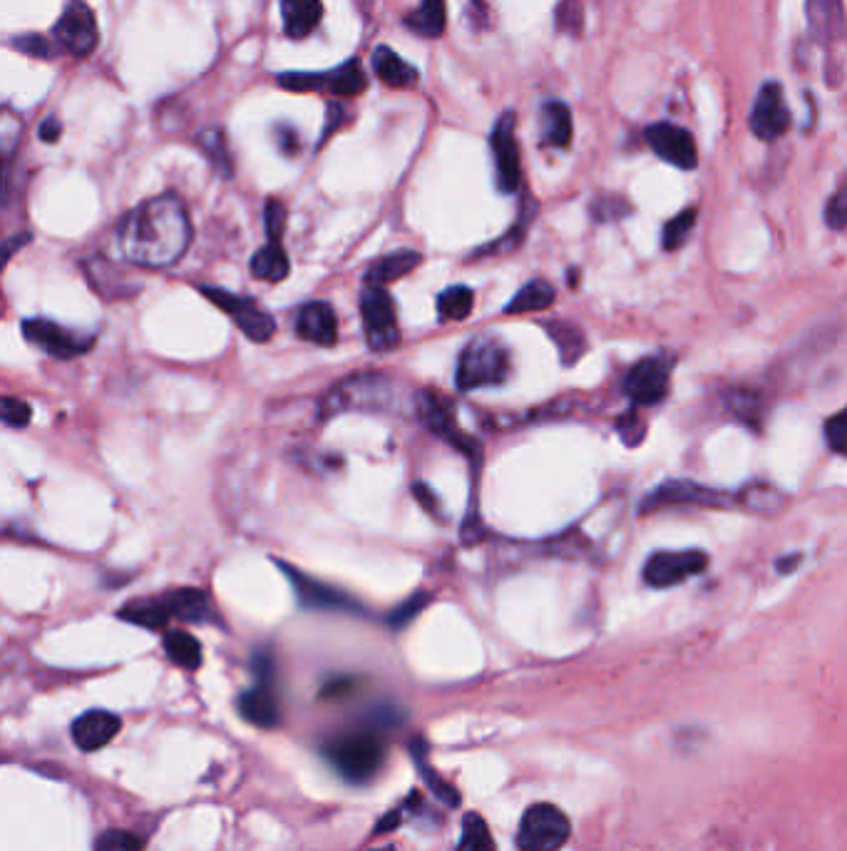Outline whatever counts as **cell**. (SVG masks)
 I'll return each mask as SVG.
<instances>
[{"mask_svg": "<svg viewBox=\"0 0 847 851\" xmlns=\"http://www.w3.org/2000/svg\"><path fill=\"white\" fill-rule=\"evenodd\" d=\"M431 603V598H427L425 593H415L411 595V598L403 600L398 608H395L391 615H388V625L393 627V630H403L405 625H411L417 615H421L425 610V605Z\"/></svg>", "mask_w": 847, "mask_h": 851, "instance_id": "cell-41", "label": "cell"}, {"mask_svg": "<svg viewBox=\"0 0 847 851\" xmlns=\"http://www.w3.org/2000/svg\"><path fill=\"white\" fill-rule=\"evenodd\" d=\"M669 376H671L669 359L663 356L644 359L639 361L637 366H631V371L624 379V393L634 407H653V403L667 399Z\"/></svg>", "mask_w": 847, "mask_h": 851, "instance_id": "cell-15", "label": "cell"}, {"mask_svg": "<svg viewBox=\"0 0 847 851\" xmlns=\"http://www.w3.org/2000/svg\"><path fill=\"white\" fill-rule=\"evenodd\" d=\"M825 439L835 453H845V413H835V417L825 423Z\"/></svg>", "mask_w": 847, "mask_h": 851, "instance_id": "cell-47", "label": "cell"}, {"mask_svg": "<svg viewBox=\"0 0 847 851\" xmlns=\"http://www.w3.org/2000/svg\"><path fill=\"white\" fill-rule=\"evenodd\" d=\"M162 600L169 610L171 620L181 623H219L217 613L211 608L209 595L197 588H179L165 593Z\"/></svg>", "mask_w": 847, "mask_h": 851, "instance_id": "cell-22", "label": "cell"}, {"mask_svg": "<svg viewBox=\"0 0 847 851\" xmlns=\"http://www.w3.org/2000/svg\"><path fill=\"white\" fill-rule=\"evenodd\" d=\"M405 399L393 379L383 374H356L338 381L318 403L321 419H334L346 411H398Z\"/></svg>", "mask_w": 847, "mask_h": 851, "instance_id": "cell-2", "label": "cell"}, {"mask_svg": "<svg viewBox=\"0 0 847 851\" xmlns=\"http://www.w3.org/2000/svg\"><path fill=\"white\" fill-rule=\"evenodd\" d=\"M52 36H56L58 46L68 50L70 56L88 58L98 50L100 42L98 18H95L92 8L85 0H68L56 28H52Z\"/></svg>", "mask_w": 847, "mask_h": 851, "instance_id": "cell-7", "label": "cell"}, {"mask_svg": "<svg viewBox=\"0 0 847 851\" xmlns=\"http://www.w3.org/2000/svg\"><path fill=\"white\" fill-rule=\"evenodd\" d=\"M825 222H828V225H830L835 232L845 229V222H847L845 189H838V193H835L833 199L828 202V209H825Z\"/></svg>", "mask_w": 847, "mask_h": 851, "instance_id": "cell-46", "label": "cell"}, {"mask_svg": "<svg viewBox=\"0 0 847 851\" xmlns=\"http://www.w3.org/2000/svg\"><path fill=\"white\" fill-rule=\"evenodd\" d=\"M26 242H28V237H13V239H8V242L0 244V270L6 267L8 260L13 257V254H16L20 247H23Z\"/></svg>", "mask_w": 847, "mask_h": 851, "instance_id": "cell-50", "label": "cell"}, {"mask_svg": "<svg viewBox=\"0 0 847 851\" xmlns=\"http://www.w3.org/2000/svg\"><path fill=\"white\" fill-rule=\"evenodd\" d=\"M120 618L132 625L147 627V630H162V627L171 620L162 595H159V598H142V600L127 603L120 610Z\"/></svg>", "mask_w": 847, "mask_h": 851, "instance_id": "cell-28", "label": "cell"}, {"mask_svg": "<svg viewBox=\"0 0 847 851\" xmlns=\"http://www.w3.org/2000/svg\"><path fill=\"white\" fill-rule=\"evenodd\" d=\"M736 496H728L718 488H709L693 481H667L661 483L657 491L644 498L641 503V513H651V510L669 508V506H703V508H733Z\"/></svg>", "mask_w": 847, "mask_h": 851, "instance_id": "cell-12", "label": "cell"}, {"mask_svg": "<svg viewBox=\"0 0 847 851\" xmlns=\"http://www.w3.org/2000/svg\"><path fill=\"white\" fill-rule=\"evenodd\" d=\"M473 304L475 294L470 286H447V290L437 296V314H441L443 322H463V319H467L470 312H473Z\"/></svg>", "mask_w": 847, "mask_h": 851, "instance_id": "cell-34", "label": "cell"}, {"mask_svg": "<svg viewBox=\"0 0 847 851\" xmlns=\"http://www.w3.org/2000/svg\"><path fill=\"white\" fill-rule=\"evenodd\" d=\"M557 300V292L550 282L544 280H532L524 286H520V292L512 296L510 304L505 306L508 314H524V312H542L546 306H552Z\"/></svg>", "mask_w": 847, "mask_h": 851, "instance_id": "cell-29", "label": "cell"}, {"mask_svg": "<svg viewBox=\"0 0 847 851\" xmlns=\"http://www.w3.org/2000/svg\"><path fill=\"white\" fill-rule=\"evenodd\" d=\"M60 133H62V125L56 120V117H48V120L40 125V140L46 143H56Z\"/></svg>", "mask_w": 847, "mask_h": 851, "instance_id": "cell-51", "label": "cell"}, {"mask_svg": "<svg viewBox=\"0 0 847 851\" xmlns=\"http://www.w3.org/2000/svg\"><path fill=\"white\" fill-rule=\"evenodd\" d=\"M30 419H33V411L26 401L0 397V421L13 426V429H26Z\"/></svg>", "mask_w": 847, "mask_h": 851, "instance_id": "cell-43", "label": "cell"}, {"mask_svg": "<svg viewBox=\"0 0 847 851\" xmlns=\"http://www.w3.org/2000/svg\"><path fill=\"white\" fill-rule=\"evenodd\" d=\"M361 316L366 329V342L373 351H391L401 344L398 310L385 286L366 284L361 294Z\"/></svg>", "mask_w": 847, "mask_h": 851, "instance_id": "cell-6", "label": "cell"}, {"mask_svg": "<svg viewBox=\"0 0 847 851\" xmlns=\"http://www.w3.org/2000/svg\"><path fill=\"white\" fill-rule=\"evenodd\" d=\"M736 503L748 510H756V513L774 516L778 513V510H782V506H786V496L778 493L774 486L754 483L736 496Z\"/></svg>", "mask_w": 847, "mask_h": 851, "instance_id": "cell-35", "label": "cell"}, {"mask_svg": "<svg viewBox=\"0 0 847 851\" xmlns=\"http://www.w3.org/2000/svg\"><path fill=\"white\" fill-rule=\"evenodd\" d=\"M411 754H413V760H415L417 772L423 774V780L427 782V786H431V794H435L437 800L445 802L447 806H457L460 804V794H457L455 786L443 782L441 776H437V772L431 767V764L425 762V744H423V740H415L411 744Z\"/></svg>", "mask_w": 847, "mask_h": 851, "instance_id": "cell-36", "label": "cell"}, {"mask_svg": "<svg viewBox=\"0 0 847 851\" xmlns=\"http://www.w3.org/2000/svg\"><path fill=\"white\" fill-rule=\"evenodd\" d=\"M199 292L209 296L221 312H227L234 319V324L242 329V334L252 339V342H269L274 336L276 324L272 314H266L262 306H256L252 300H246V296L232 294L221 290V286H199Z\"/></svg>", "mask_w": 847, "mask_h": 851, "instance_id": "cell-11", "label": "cell"}, {"mask_svg": "<svg viewBox=\"0 0 847 851\" xmlns=\"http://www.w3.org/2000/svg\"><path fill=\"white\" fill-rule=\"evenodd\" d=\"M544 329H546V334H550L552 342L557 344V349H560V356L567 366L582 359V354L587 351V342H584V334L579 332L574 324L550 322V324H544Z\"/></svg>", "mask_w": 847, "mask_h": 851, "instance_id": "cell-33", "label": "cell"}, {"mask_svg": "<svg viewBox=\"0 0 847 851\" xmlns=\"http://www.w3.org/2000/svg\"><path fill=\"white\" fill-rule=\"evenodd\" d=\"M510 374V354L498 339L480 336L465 346L457 361V389L473 391L482 387H500Z\"/></svg>", "mask_w": 847, "mask_h": 851, "instance_id": "cell-4", "label": "cell"}, {"mask_svg": "<svg viewBox=\"0 0 847 851\" xmlns=\"http://www.w3.org/2000/svg\"><path fill=\"white\" fill-rule=\"evenodd\" d=\"M321 18H324V3L321 0H282L286 38L302 40L311 36L318 28Z\"/></svg>", "mask_w": 847, "mask_h": 851, "instance_id": "cell-24", "label": "cell"}, {"mask_svg": "<svg viewBox=\"0 0 847 851\" xmlns=\"http://www.w3.org/2000/svg\"><path fill=\"white\" fill-rule=\"evenodd\" d=\"M324 757L346 782L366 784L383 767L385 744L371 727L343 732L324 744Z\"/></svg>", "mask_w": 847, "mask_h": 851, "instance_id": "cell-3", "label": "cell"}, {"mask_svg": "<svg viewBox=\"0 0 847 851\" xmlns=\"http://www.w3.org/2000/svg\"><path fill=\"white\" fill-rule=\"evenodd\" d=\"M647 143L663 163H669L679 169H696L699 165V150L689 130L671 123H657L647 127Z\"/></svg>", "mask_w": 847, "mask_h": 851, "instance_id": "cell-18", "label": "cell"}, {"mask_svg": "<svg viewBox=\"0 0 847 851\" xmlns=\"http://www.w3.org/2000/svg\"><path fill=\"white\" fill-rule=\"evenodd\" d=\"M199 147L209 155V159L224 175H232V157L227 147V137L219 130H204L199 133Z\"/></svg>", "mask_w": 847, "mask_h": 851, "instance_id": "cell-39", "label": "cell"}, {"mask_svg": "<svg viewBox=\"0 0 847 851\" xmlns=\"http://www.w3.org/2000/svg\"><path fill=\"white\" fill-rule=\"evenodd\" d=\"M239 715L254 727H278V722H282V702H278L274 679H256V687L242 693Z\"/></svg>", "mask_w": 847, "mask_h": 851, "instance_id": "cell-19", "label": "cell"}, {"mask_svg": "<svg viewBox=\"0 0 847 851\" xmlns=\"http://www.w3.org/2000/svg\"><path fill=\"white\" fill-rule=\"evenodd\" d=\"M796 563H800V556H790V558H782V560H778V570L780 573H792V570H796L798 566H796Z\"/></svg>", "mask_w": 847, "mask_h": 851, "instance_id": "cell-52", "label": "cell"}, {"mask_svg": "<svg viewBox=\"0 0 847 851\" xmlns=\"http://www.w3.org/2000/svg\"><path fill=\"white\" fill-rule=\"evenodd\" d=\"M415 411L425 423V429L433 431L437 439H443L453 446V449L463 451L467 459H480V443L460 431L455 411L443 397H437L435 391H421L415 399Z\"/></svg>", "mask_w": 847, "mask_h": 851, "instance_id": "cell-10", "label": "cell"}, {"mask_svg": "<svg viewBox=\"0 0 847 851\" xmlns=\"http://www.w3.org/2000/svg\"><path fill=\"white\" fill-rule=\"evenodd\" d=\"M492 155H495V173H498V187L502 193H514L520 187L522 167H520V145L514 137V115L505 113L492 127L490 135Z\"/></svg>", "mask_w": 847, "mask_h": 851, "instance_id": "cell-17", "label": "cell"}, {"mask_svg": "<svg viewBox=\"0 0 847 851\" xmlns=\"http://www.w3.org/2000/svg\"><path fill=\"white\" fill-rule=\"evenodd\" d=\"M457 851H498L495 839L490 834V826L480 814L470 812L463 819V837H460Z\"/></svg>", "mask_w": 847, "mask_h": 851, "instance_id": "cell-37", "label": "cell"}, {"mask_svg": "<svg viewBox=\"0 0 847 851\" xmlns=\"http://www.w3.org/2000/svg\"><path fill=\"white\" fill-rule=\"evenodd\" d=\"M296 334L304 342L318 346H334L338 342V316L326 302H311L302 306L296 316Z\"/></svg>", "mask_w": 847, "mask_h": 851, "instance_id": "cell-21", "label": "cell"}, {"mask_svg": "<svg viewBox=\"0 0 847 851\" xmlns=\"http://www.w3.org/2000/svg\"><path fill=\"white\" fill-rule=\"evenodd\" d=\"M165 651H167V657L171 659V663L179 665L181 669H189V673H195V669L201 667L204 653H201V645L195 635H189L185 630L167 633Z\"/></svg>", "mask_w": 847, "mask_h": 851, "instance_id": "cell-32", "label": "cell"}, {"mask_svg": "<svg viewBox=\"0 0 847 851\" xmlns=\"http://www.w3.org/2000/svg\"><path fill=\"white\" fill-rule=\"evenodd\" d=\"M696 215H699V212L691 207V209H683L681 215H677L671 222H667V227H663V234H661L663 250L673 252V250L681 247L696 225Z\"/></svg>", "mask_w": 847, "mask_h": 851, "instance_id": "cell-38", "label": "cell"}, {"mask_svg": "<svg viewBox=\"0 0 847 851\" xmlns=\"http://www.w3.org/2000/svg\"><path fill=\"white\" fill-rule=\"evenodd\" d=\"M413 493H415L417 501H421L427 510H431V513H437V506H441V503H437V498H435V493L431 491V488H427L425 483H415Z\"/></svg>", "mask_w": 847, "mask_h": 851, "instance_id": "cell-49", "label": "cell"}, {"mask_svg": "<svg viewBox=\"0 0 847 851\" xmlns=\"http://www.w3.org/2000/svg\"><path fill=\"white\" fill-rule=\"evenodd\" d=\"M278 568H282L288 583H292V588L296 593L298 603H302V608L324 610V613L366 615V610H363V605L356 598H351L348 593L334 588V585H326L316 578H311V576H306V573H302L298 568L288 566V563H282V560H278Z\"/></svg>", "mask_w": 847, "mask_h": 851, "instance_id": "cell-8", "label": "cell"}, {"mask_svg": "<svg viewBox=\"0 0 847 851\" xmlns=\"http://www.w3.org/2000/svg\"><path fill=\"white\" fill-rule=\"evenodd\" d=\"M145 839L127 829H107L95 839V851H142Z\"/></svg>", "mask_w": 847, "mask_h": 851, "instance_id": "cell-40", "label": "cell"}, {"mask_svg": "<svg viewBox=\"0 0 847 851\" xmlns=\"http://www.w3.org/2000/svg\"><path fill=\"white\" fill-rule=\"evenodd\" d=\"M542 137L552 147H570L572 143V113L560 100L542 105Z\"/></svg>", "mask_w": 847, "mask_h": 851, "instance_id": "cell-27", "label": "cell"}, {"mask_svg": "<svg viewBox=\"0 0 847 851\" xmlns=\"http://www.w3.org/2000/svg\"><path fill=\"white\" fill-rule=\"evenodd\" d=\"M709 566V558L701 550H681V552H653L644 566V583L651 588L663 590L673 588L681 580L699 576Z\"/></svg>", "mask_w": 847, "mask_h": 851, "instance_id": "cell-13", "label": "cell"}, {"mask_svg": "<svg viewBox=\"0 0 847 851\" xmlns=\"http://www.w3.org/2000/svg\"><path fill=\"white\" fill-rule=\"evenodd\" d=\"M122 727V720L107 710H90L72 722V742L82 752H98L110 744Z\"/></svg>", "mask_w": 847, "mask_h": 851, "instance_id": "cell-20", "label": "cell"}, {"mask_svg": "<svg viewBox=\"0 0 847 851\" xmlns=\"http://www.w3.org/2000/svg\"><path fill=\"white\" fill-rule=\"evenodd\" d=\"M16 48L28 52V56H36V58H50L52 56V48L48 40H42L40 36H28V38H20L16 40Z\"/></svg>", "mask_w": 847, "mask_h": 851, "instance_id": "cell-48", "label": "cell"}, {"mask_svg": "<svg viewBox=\"0 0 847 851\" xmlns=\"http://www.w3.org/2000/svg\"><path fill=\"white\" fill-rule=\"evenodd\" d=\"M264 225H266V234H269V242H282L284 225H286V209H284L282 202H276V199L266 202Z\"/></svg>", "mask_w": 847, "mask_h": 851, "instance_id": "cell-45", "label": "cell"}, {"mask_svg": "<svg viewBox=\"0 0 847 851\" xmlns=\"http://www.w3.org/2000/svg\"><path fill=\"white\" fill-rule=\"evenodd\" d=\"M191 222L175 195L152 197L137 205L117 227V242L127 260L139 267H171L187 252Z\"/></svg>", "mask_w": 847, "mask_h": 851, "instance_id": "cell-1", "label": "cell"}, {"mask_svg": "<svg viewBox=\"0 0 847 851\" xmlns=\"http://www.w3.org/2000/svg\"><path fill=\"white\" fill-rule=\"evenodd\" d=\"M570 834L572 824L560 806L540 802L524 810L518 832V847L522 851H560L570 842Z\"/></svg>", "mask_w": 847, "mask_h": 851, "instance_id": "cell-5", "label": "cell"}, {"mask_svg": "<svg viewBox=\"0 0 847 851\" xmlns=\"http://www.w3.org/2000/svg\"><path fill=\"white\" fill-rule=\"evenodd\" d=\"M373 70L375 76L381 78L383 85L388 88H411V85L417 82V70L398 56V52L391 48H375L373 52Z\"/></svg>", "mask_w": 847, "mask_h": 851, "instance_id": "cell-25", "label": "cell"}, {"mask_svg": "<svg viewBox=\"0 0 847 851\" xmlns=\"http://www.w3.org/2000/svg\"><path fill=\"white\" fill-rule=\"evenodd\" d=\"M731 411L738 413L746 423H760V403L750 391H733L731 393Z\"/></svg>", "mask_w": 847, "mask_h": 851, "instance_id": "cell-44", "label": "cell"}, {"mask_svg": "<svg viewBox=\"0 0 847 851\" xmlns=\"http://www.w3.org/2000/svg\"><path fill=\"white\" fill-rule=\"evenodd\" d=\"M808 28L818 42H835L843 38L845 13L843 0H808Z\"/></svg>", "mask_w": 847, "mask_h": 851, "instance_id": "cell-23", "label": "cell"}, {"mask_svg": "<svg viewBox=\"0 0 847 851\" xmlns=\"http://www.w3.org/2000/svg\"><path fill=\"white\" fill-rule=\"evenodd\" d=\"M278 85L288 90H324L336 98H356L366 90L368 80L358 60H348L328 72H284L278 76Z\"/></svg>", "mask_w": 847, "mask_h": 851, "instance_id": "cell-9", "label": "cell"}, {"mask_svg": "<svg viewBox=\"0 0 847 851\" xmlns=\"http://www.w3.org/2000/svg\"><path fill=\"white\" fill-rule=\"evenodd\" d=\"M20 326H23V336L30 344L56 359L80 356L82 351H88L92 344V339H85L82 334L72 332V329L48 322V319H26Z\"/></svg>", "mask_w": 847, "mask_h": 851, "instance_id": "cell-16", "label": "cell"}, {"mask_svg": "<svg viewBox=\"0 0 847 851\" xmlns=\"http://www.w3.org/2000/svg\"><path fill=\"white\" fill-rule=\"evenodd\" d=\"M288 257L282 242H269L252 257V274L264 282H282L288 276Z\"/></svg>", "mask_w": 847, "mask_h": 851, "instance_id": "cell-30", "label": "cell"}, {"mask_svg": "<svg viewBox=\"0 0 847 851\" xmlns=\"http://www.w3.org/2000/svg\"><path fill=\"white\" fill-rule=\"evenodd\" d=\"M790 108L782 98V88L778 82H766L758 90V98L750 110V133L764 143H776L778 137L788 133Z\"/></svg>", "mask_w": 847, "mask_h": 851, "instance_id": "cell-14", "label": "cell"}, {"mask_svg": "<svg viewBox=\"0 0 847 851\" xmlns=\"http://www.w3.org/2000/svg\"><path fill=\"white\" fill-rule=\"evenodd\" d=\"M417 264H421V254L417 252L403 250V252L388 254V257H383V260L371 264L368 272H366V284L385 286L395 280H401V276H405L407 272H413Z\"/></svg>", "mask_w": 847, "mask_h": 851, "instance_id": "cell-26", "label": "cell"}, {"mask_svg": "<svg viewBox=\"0 0 847 851\" xmlns=\"http://www.w3.org/2000/svg\"><path fill=\"white\" fill-rule=\"evenodd\" d=\"M20 137H23V125L16 115L0 113V157L10 159L16 155Z\"/></svg>", "mask_w": 847, "mask_h": 851, "instance_id": "cell-42", "label": "cell"}, {"mask_svg": "<svg viewBox=\"0 0 847 851\" xmlns=\"http://www.w3.org/2000/svg\"><path fill=\"white\" fill-rule=\"evenodd\" d=\"M405 28L423 38H437L445 30V3L443 0H421L411 16L405 18Z\"/></svg>", "mask_w": 847, "mask_h": 851, "instance_id": "cell-31", "label": "cell"}]
</instances>
